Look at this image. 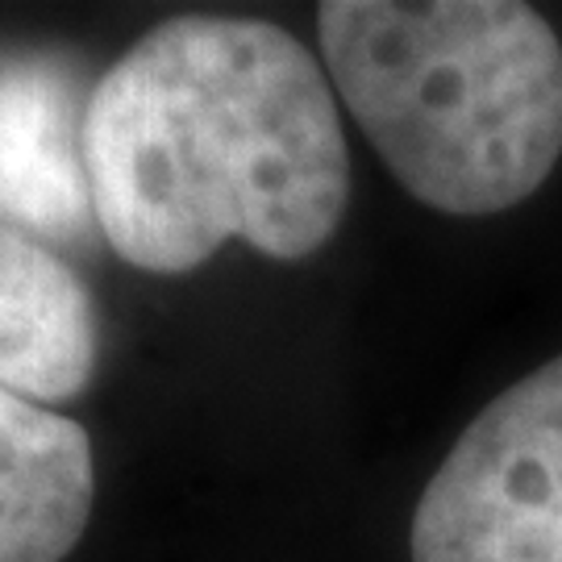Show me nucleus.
Returning <instances> with one entry per match:
<instances>
[{"mask_svg":"<svg viewBox=\"0 0 562 562\" xmlns=\"http://www.w3.org/2000/svg\"><path fill=\"white\" fill-rule=\"evenodd\" d=\"M92 213L113 255L183 276L229 238L296 262L338 234L350 150L313 50L259 18H171L83 104Z\"/></svg>","mask_w":562,"mask_h":562,"instance_id":"f257e3e1","label":"nucleus"},{"mask_svg":"<svg viewBox=\"0 0 562 562\" xmlns=\"http://www.w3.org/2000/svg\"><path fill=\"white\" fill-rule=\"evenodd\" d=\"M317 38L346 109L408 196L492 217L562 159V42L517 0H329Z\"/></svg>","mask_w":562,"mask_h":562,"instance_id":"f03ea898","label":"nucleus"},{"mask_svg":"<svg viewBox=\"0 0 562 562\" xmlns=\"http://www.w3.org/2000/svg\"><path fill=\"white\" fill-rule=\"evenodd\" d=\"M413 562H562V355L462 429L417 501Z\"/></svg>","mask_w":562,"mask_h":562,"instance_id":"7ed1b4c3","label":"nucleus"},{"mask_svg":"<svg viewBox=\"0 0 562 562\" xmlns=\"http://www.w3.org/2000/svg\"><path fill=\"white\" fill-rule=\"evenodd\" d=\"M0 222L46 238L97 222L76 92L50 59H0Z\"/></svg>","mask_w":562,"mask_h":562,"instance_id":"20e7f679","label":"nucleus"},{"mask_svg":"<svg viewBox=\"0 0 562 562\" xmlns=\"http://www.w3.org/2000/svg\"><path fill=\"white\" fill-rule=\"evenodd\" d=\"M97 367L92 296L67 262L0 222V383L34 404L76 401Z\"/></svg>","mask_w":562,"mask_h":562,"instance_id":"39448f33","label":"nucleus"},{"mask_svg":"<svg viewBox=\"0 0 562 562\" xmlns=\"http://www.w3.org/2000/svg\"><path fill=\"white\" fill-rule=\"evenodd\" d=\"M92 442L0 383V562H63L92 517Z\"/></svg>","mask_w":562,"mask_h":562,"instance_id":"423d86ee","label":"nucleus"}]
</instances>
